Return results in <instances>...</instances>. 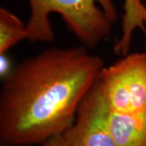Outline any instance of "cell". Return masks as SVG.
I'll return each mask as SVG.
<instances>
[{
	"label": "cell",
	"instance_id": "cell-9",
	"mask_svg": "<svg viewBox=\"0 0 146 146\" xmlns=\"http://www.w3.org/2000/svg\"><path fill=\"white\" fill-rule=\"evenodd\" d=\"M10 65L8 63V59L4 56V54H1V75H3V77L10 72Z\"/></svg>",
	"mask_w": 146,
	"mask_h": 146
},
{
	"label": "cell",
	"instance_id": "cell-1",
	"mask_svg": "<svg viewBox=\"0 0 146 146\" xmlns=\"http://www.w3.org/2000/svg\"><path fill=\"white\" fill-rule=\"evenodd\" d=\"M89 50L53 47L11 69L0 92V146L43 145L73 125L104 68Z\"/></svg>",
	"mask_w": 146,
	"mask_h": 146
},
{
	"label": "cell",
	"instance_id": "cell-10",
	"mask_svg": "<svg viewBox=\"0 0 146 146\" xmlns=\"http://www.w3.org/2000/svg\"><path fill=\"white\" fill-rule=\"evenodd\" d=\"M145 49H146V45H145Z\"/></svg>",
	"mask_w": 146,
	"mask_h": 146
},
{
	"label": "cell",
	"instance_id": "cell-8",
	"mask_svg": "<svg viewBox=\"0 0 146 146\" xmlns=\"http://www.w3.org/2000/svg\"><path fill=\"white\" fill-rule=\"evenodd\" d=\"M43 146H71L68 140L65 138L63 134L51 137L47 140L43 145Z\"/></svg>",
	"mask_w": 146,
	"mask_h": 146
},
{
	"label": "cell",
	"instance_id": "cell-6",
	"mask_svg": "<svg viewBox=\"0 0 146 146\" xmlns=\"http://www.w3.org/2000/svg\"><path fill=\"white\" fill-rule=\"evenodd\" d=\"M136 29L146 33V5L142 0H124L122 35L114 47L115 54L122 56L128 54L132 34Z\"/></svg>",
	"mask_w": 146,
	"mask_h": 146
},
{
	"label": "cell",
	"instance_id": "cell-2",
	"mask_svg": "<svg viewBox=\"0 0 146 146\" xmlns=\"http://www.w3.org/2000/svg\"><path fill=\"white\" fill-rule=\"evenodd\" d=\"M27 1L30 7L28 40L32 42H52L54 33L50 16L57 13L84 46L94 49L110 36L118 16L113 0Z\"/></svg>",
	"mask_w": 146,
	"mask_h": 146
},
{
	"label": "cell",
	"instance_id": "cell-7",
	"mask_svg": "<svg viewBox=\"0 0 146 146\" xmlns=\"http://www.w3.org/2000/svg\"><path fill=\"white\" fill-rule=\"evenodd\" d=\"M24 39H28V30L18 16L9 10L0 9V54Z\"/></svg>",
	"mask_w": 146,
	"mask_h": 146
},
{
	"label": "cell",
	"instance_id": "cell-3",
	"mask_svg": "<svg viewBox=\"0 0 146 146\" xmlns=\"http://www.w3.org/2000/svg\"><path fill=\"white\" fill-rule=\"evenodd\" d=\"M99 80L110 110L146 111V51L127 54L114 64L104 67Z\"/></svg>",
	"mask_w": 146,
	"mask_h": 146
},
{
	"label": "cell",
	"instance_id": "cell-5",
	"mask_svg": "<svg viewBox=\"0 0 146 146\" xmlns=\"http://www.w3.org/2000/svg\"><path fill=\"white\" fill-rule=\"evenodd\" d=\"M108 127L117 146H146V111L119 113L109 110Z\"/></svg>",
	"mask_w": 146,
	"mask_h": 146
},
{
	"label": "cell",
	"instance_id": "cell-4",
	"mask_svg": "<svg viewBox=\"0 0 146 146\" xmlns=\"http://www.w3.org/2000/svg\"><path fill=\"white\" fill-rule=\"evenodd\" d=\"M109 110L98 80L82 101L73 125L63 133L71 146H117L108 127Z\"/></svg>",
	"mask_w": 146,
	"mask_h": 146
}]
</instances>
